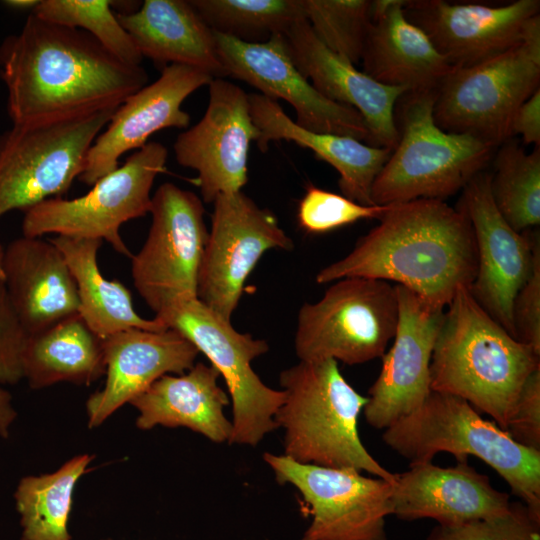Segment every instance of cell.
<instances>
[{
	"mask_svg": "<svg viewBox=\"0 0 540 540\" xmlns=\"http://www.w3.org/2000/svg\"><path fill=\"white\" fill-rule=\"evenodd\" d=\"M17 417L11 394L0 386V436L8 438L10 428Z\"/></svg>",
	"mask_w": 540,
	"mask_h": 540,
	"instance_id": "b9f144b4",
	"label": "cell"
},
{
	"mask_svg": "<svg viewBox=\"0 0 540 540\" xmlns=\"http://www.w3.org/2000/svg\"><path fill=\"white\" fill-rule=\"evenodd\" d=\"M49 240L61 251L73 275L79 315L101 339L131 328L168 329L155 317H141L133 306L131 292L119 281L102 275L97 261L101 240L64 236Z\"/></svg>",
	"mask_w": 540,
	"mask_h": 540,
	"instance_id": "f546056e",
	"label": "cell"
},
{
	"mask_svg": "<svg viewBox=\"0 0 540 540\" xmlns=\"http://www.w3.org/2000/svg\"><path fill=\"white\" fill-rule=\"evenodd\" d=\"M405 0L371 1V25L362 54L363 72L407 92L437 91L455 68L404 13Z\"/></svg>",
	"mask_w": 540,
	"mask_h": 540,
	"instance_id": "d4e9b609",
	"label": "cell"
},
{
	"mask_svg": "<svg viewBox=\"0 0 540 540\" xmlns=\"http://www.w3.org/2000/svg\"><path fill=\"white\" fill-rule=\"evenodd\" d=\"M520 134L525 144L540 147V88L524 101L514 113L510 125L511 137Z\"/></svg>",
	"mask_w": 540,
	"mask_h": 540,
	"instance_id": "60d3db41",
	"label": "cell"
},
{
	"mask_svg": "<svg viewBox=\"0 0 540 540\" xmlns=\"http://www.w3.org/2000/svg\"><path fill=\"white\" fill-rule=\"evenodd\" d=\"M263 459L276 480L296 487L310 508L312 521L302 540H387L393 482L352 468L299 463L286 455L265 453Z\"/></svg>",
	"mask_w": 540,
	"mask_h": 540,
	"instance_id": "4fadbf2b",
	"label": "cell"
},
{
	"mask_svg": "<svg viewBox=\"0 0 540 540\" xmlns=\"http://www.w3.org/2000/svg\"><path fill=\"white\" fill-rule=\"evenodd\" d=\"M490 173L492 200L504 220L523 232L540 223V147L525 150L512 140L499 146Z\"/></svg>",
	"mask_w": 540,
	"mask_h": 540,
	"instance_id": "1f68e13d",
	"label": "cell"
},
{
	"mask_svg": "<svg viewBox=\"0 0 540 540\" xmlns=\"http://www.w3.org/2000/svg\"><path fill=\"white\" fill-rule=\"evenodd\" d=\"M116 16L142 57L155 65L179 64L214 78L227 76L214 32L190 0H145L136 11Z\"/></svg>",
	"mask_w": 540,
	"mask_h": 540,
	"instance_id": "4316f807",
	"label": "cell"
},
{
	"mask_svg": "<svg viewBox=\"0 0 540 540\" xmlns=\"http://www.w3.org/2000/svg\"><path fill=\"white\" fill-rule=\"evenodd\" d=\"M207 109L195 125L181 132L173 145L178 164L198 173L205 203L242 191L248 181L250 143L257 141L248 94L238 85L214 78L208 85Z\"/></svg>",
	"mask_w": 540,
	"mask_h": 540,
	"instance_id": "2e32d148",
	"label": "cell"
},
{
	"mask_svg": "<svg viewBox=\"0 0 540 540\" xmlns=\"http://www.w3.org/2000/svg\"><path fill=\"white\" fill-rule=\"evenodd\" d=\"M510 503L507 493L495 489L467 461L453 467L413 464L396 473L392 483V515L404 521L430 518L456 525L502 514Z\"/></svg>",
	"mask_w": 540,
	"mask_h": 540,
	"instance_id": "603a6c76",
	"label": "cell"
},
{
	"mask_svg": "<svg viewBox=\"0 0 540 540\" xmlns=\"http://www.w3.org/2000/svg\"><path fill=\"white\" fill-rule=\"evenodd\" d=\"M468 217L476 243L477 272L469 291L476 302L515 339L514 298L528 279L538 227L514 230L497 210L490 192V173L480 172L462 190L457 205Z\"/></svg>",
	"mask_w": 540,
	"mask_h": 540,
	"instance_id": "9a60e30c",
	"label": "cell"
},
{
	"mask_svg": "<svg viewBox=\"0 0 540 540\" xmlns=\"http://www.w3.org/2000/svg\"><path fill=\"white\" fill-rule=\"evenodd\" d=\"M391 207L363 205L343 195L310 185L299 202L297 219L308 233H326L362 219H380Z\"/></svg>",
	"mask_w": 540,
	"mask_h": 540,
	"instance_id": "8d00e7d4",
	"label": "cell"
},
{
	"mask_svg": "<svg viewBox=\"0 0 540 540\" xmlns=\"http://www.w3.org/2000/svg\"><path fill=\"white\" fill-rule=\"evenodd\" d=\"M22 369L32 389L62 382L89 385L105 374L102 339L73 314L28 336Z\"/></svg>",
	"mask_w": 540,
	"mask_h": 540,
	"instance_id": "f1b7e54d",
	"label": "cell"
},
{
	"mask_svg": "<svg viewBox=\"0 0 540 540\" xmlns=\"http://www.w3.org/2000/svg\"><path fill=\"white\" fill-rule=\"evenodd\" d=\"M397 324L395 285L364 277L342 278L320 300L301 306L295 352L300 361L362 364L382 358Z\"/></svg>",
	"mask_w": 540,
	"mask_h": 540,
	"instance_id": "52a82bcc",
	"label": "cell"
},
{
	"mask_svg": "<svg viewBox=\"0 0 540 540\" xmlns=\"http://www.w3.org/2000/svg\"><path fill=\"white\" fill-rule=\"evenodd\" d=\"M155 318L187 338L223 377L233 409L229 443L256 446L277 428L274 416L285 394L265 385L251 367L269 350L265 340L238 332L197 297L177 299Z\"/></svg>",
	"mask_w": 540,
	"mask_h": 540,
	"instance_id": "9c48e42d",
	"label": "cell"
},
{
	"mask_svg": "<svg viewBox=\"0 0 540 540\" xmlns=\"http://www.w3.org/2000/svg\"><path fill=\"white\" fill-rule=\"evenodd\" d=\"M212 29L242 42L264 43L306 19L303 0H190Z\"/></svg>",
	"mask_w": 540,
	"mask_h": 540,
	"instance_id": "d6a6232c",
	"label": "cell"
},
{
	"mask_svg": "<svg viewBox=\"0 0 540 540\" xmlns=\"http://www.w3.org/2000/svg\"><path fill=\"white\" fill-rule=\"evenodd\" d=\"M151 225L131 256L138 294L157 314L177 299L197 297V279L208 229L202 199L171 182L152 195Z\"/></svg>",
	"mask_w": 540,
	"mask_h": 540,
	"instance_id": "7c38bea8",
	"label": "cell"
},
{
	"mask_svg": "<svg viewBox=\"0 0 540 540\" xmlns=\"http://www.w3.org/2000/svg\"><path fill=\"white\" fill-rule=\"evenodd\" d=\"M28 336L10 304L0 269V384L13 385L23 379L22 356Z\"/></svg>",
	"mask_w": 540,
	"mask_h": 540,
	"instance_id": "74e56055",
	"label": "cell"
},
{
	"mask_svg": "<svg viewBox=\"0 0 540 540\" xmlns=\"http://www.w3.org/2000/svg\"><path fill=\"white\" fill-rule=\"evenodd\" d=\"M0 78L13 126L117 108L149 80L142 65L121 61L85 31L33 13L0 43Z\"/></svg>",
	"mask_w": 540,
	"mask_h": 540,
	"instance_id": "6da1fadb",
	"label": "cell"
},
{
	"mask_svg": "<svg viewBox=\"0 0 540 540\" xmlns=\"http://www.w3.org/2000/svg\"><path fill=\"white\" fill-rule=\"evenodd\" d=\"M283 37L295 66L323 96L361 114L370 135L368 145L393 150L399 140L395 106L407 90L377 82L329 50L306 19L296 22Z\"/></svg>",
	"mask_w": 540,
	"mask_h": 540,
	"instance_id": "44dd1931",
	"label": "cell"
},
{
	"mask_svg": "<svg viewBox=\"0 0 540 540\" xmlns=\"http://www.w3.org/2000/svg\"><path fill=\"white\" fill-rule=\"evenodd\" d=\"M505 431L516 443L540 451V368L523 384Z\"/></svg>",
	"mask_w": 540,
	"mask_h": 540,
	"instance_id": "ab89813d",
	"label": "cell"
},
{
	"mask_svg": "<svg viewBox=\"0 0 540 540\" xmlns=\"http://www.w3.org/2000/svg\"><path fill=\"white\" fill-rule=\"evenodd\" d=\"M10 304L26 332H40L78 313L76 284L61 251L42 237H18L0 263Z\"/></svg>",
	"mask_w": 540,
	"mask_h": 540,
	"instance_id": "cb8c5ba5",
	"label": "cell"
},
{
	"mask_svg": "<svg viewBox=\"0 0 540 540\" xmlns=\"http://www.w3.org/2000/svg\"><path fill=\"white\" fill-rule=\"evenodd\" d=\"M93 458L89 454L74 456L53 473L19 481L14 499L21 540H71L68 521L73 492Z\"/></svg>",
	"mask_w": 540,
	"mask_h": 540,
	"instance_id": "4dcf8cb0",
	"label": "cell"
},
{
	"mask_svg": "<svg viewBox=\"0 0 540 540\" xmlns=\"http://www.w3.org/2000/svg\"><path fill=\"white\" fill-rule=\"evenodd\" d=\"M437 91L406 92L394 116L399 140L374 180V205L437 199L462 191L496 149L472 135L442 130L433 117Z\"/></svg>",
	"mask_w": 540,
	"mask_h": 540,
	"instance_id": "8992f818",
	"label": "cell"
},
{
	"mask_svg": "<svg viewBox=\"0 0 540 540\" xmlns=\"http://www.w3.org/2000/svg\"><path fill=\"white\" fill-rule=\"evenodd\" d=\"M31 13L48 22L85 31L125 63H142L143 57L117 19L112 1L39 0Z\"/></svg>",
	"mask_w": 540,
	"mask_h": 540,
	"instance_id": "836d02e7",
	"label": "cell"
},
{
	"mask_svg": "<svg viewBox=\"0 0 540 540\" xmlns=\"http://www.w3.org/2000/svg\"><path fill=\"white\" fill-rule=\"evenodd\" d=\"M39 0H7L3 1V5L17 11H33Z\"/></svg>",
	"mask_w": 540,
	"mask_h": 540,
	"instance_id": "7bdbcfd3",
	"label": "cell"
},
{
	"mask_svg": "<svg viewBox=\"0 0 540 540\" xmlns=\"http://www.w3.org/2000/svg\"><path fill=\"white\" fill-rule=\"evenodd\" d=\"M227 76L244 81L271 99L287 101L296 123L313 132L330 133L369 143L370 135L355 109L323 96L293 63L283 37L247 43L214 32Z\"/></svg>",
	"mask_w": 540,
	"mask_h": 540,
	"instance_id": "e0dca14e",
	"label": "cell"
},
{
	"mask_svg": "<svg viewBox=\"0 0 540 540\" xmlns=\"http://www.w3.org/2000/svg\"><path fill=\"white\" fill-rule=\"evenodd\" d=\"M444 310L430 362V389L466 400L504 431L540 353L510 335L460 288Z\"/></svg>",
	"mask_w": 540,
	"mask_h": 540,
	"instance_id": "3957f363",
	"label": "cell"
},
{
	"mask_svg": "<svg viewBox=\"0 0 540 540\" xmlns=\"http://www.w3.org/2000/svg\"><path fill=\"white\" fill-rule=\"evenodd\" d=\"M219 376L212 365L199 362L183 374L160 377L129 403L138 411L137 427L182 426L216 443L229 441L232 422L223 412L229 398Z\"/></svg>",
	"mask_w": 540,
	"mask_h": 540,
	"instance_id": "83f0119b",
	"label": "cell"
},
{
	"mask_svg": "<svg viewBox=\"0 0 540 540\" xmlns=\"http://www.w3.org/2000/svg\"><path fill=\"white\" fill-rule=\"evenodd\" d=\"M106 380L86 402L89 428L101 425L156 380L180 375L194 365L198 349L173 329L131 328L102 339Z\"/></svg>",
	"mask_w": 540,
	"mask_h": 540,
	"instance_id": "7402d4cb",
	"label": "cell"
},
{
	"mask_svg": "<svg viewBox=\"0 0 540 540\" xmlns=\"http://www.w3.org/2000/svg\"><path fill=\"white\" fill-rule=\"evenodd\" d=\"M395 287L396 333L363 409L367 423L377 429H386L415 411L430 394V362L444 314L443 308L411 290Z\"/></svg>",
	"mask_w": 540,
	"mask_h": 540,
	"instance_id": "ac0fdd59",
	"label": "cell"
},
{
	"mask_svg": "<svg viewBox=\"0 0 540 540\" xmlns=\"http://www.w3.org/2000/svg\"><path fill=\"white\" fill-rule=\"evenodd\" d=\"M512 316L516 339L540 353V245L532 271L514 298Z\"/></svg>",
	"mask_w": 540,
	"mask_h": 540,
	"instance_id": "f35d334b",
	"label": "cell"
},
{
	"mask_svg": "<svg viewBox=\"0 0 540 540\" xmlns=\"http://www.w3.org/2000/svg\"><path fill=\"white\" fill-rule=\"evenodd\" d=\"M212 204L197 298L231 321L245 282L264 253L270 249L291 250L294 244L275 215L242 191L220 195Z\"/></svg>",
	"mask_w": 540,
	"mask_h": 540,
	"instance_id": "5bb4252c",
	"label": "cell"
},
{
	"mask_svg": "<svg viewBox=\"0 0 540 540\" xmlns=\"http://www.w3.org/2000/svg\"><path fill=\"white\" fill-rule=\"evenodd\" d=\"M477 250L467 215L437 199L391 204L379 224L352 251L322 268L316 282L347 277L394 282L445 309L472 284Z\"/></svg>",
	"mask_w": 540,
	"mask_h": 540,
	"instance_id": "7a4b0ae2",
	"label": "cell"
},
{
	"mask_svg": "<svg viewBox=\"0 0 540 540\" xmlns=\"http://www.w3.org/2000/svg\"><path fill=\"white\" fill-rule=\"evenodd\" d=\"M303 7L320 42L353 65L361 61L371 25V1L303 0Z\"/></svg>",
	"mask_w": 540,
	"mask_h": 540,
	"instance_id": "e575fe53",
	"label": "cell"
},
{
	"mask_svg": "<svg viewBox=\"0 0 540 540\" xmlns=\"http://www.w3.org/2000/svg\"><path fill=\"white\" fill-rule=\"evenodd\" d=\"M213 79L210 73L190 66L163 67L156 81L117 107L89 148L79 180L92 186L119 166L123 154L145 146L154 133L165 128H187L190 115L182 109L183 102Z\"/></svg>",
	"mask_w": 540,
	"mask_h": 540,
	"instance_id": "d6986e66",
	"label": "cell"
},
{
	"mask_svg": "<svg viewBox=\"0 0 540 540\" xmlns=\"http://www.w3.org/2000/svg\"><path fill=\"white\" fill-rule=\"evenodd\" d=\"M167 158L164 145L148 142L84 195L50 198L23 212L22 235L104 240L117 253L131 258L120 228L150 212L151 189L165 171Z\"/></svg>",
	"mask_w": 540,
	"mask_h": 540,
	"instance_id": "ba28073f",
	"label": "cell"
},
{
	"mask_svg": "<svg viewBox=\"0 0 540 540\" xmlns=\"http://www.w3.org/2000/svg\"><path fill=\"white\" fill-rule=\"evenodd\" d=\"M3 249L4 247L0 244V263H1L2 255H3Z\"/></svg>",
	"mask_w": 540,
	"mask_h": 540,
	"instance_id": "ee69618b",
	"label": "cell"
},
{
	"mask_svg": "<svg viewBox=\"0 0 540 540\" xmlns=\"http://www.w3.org/2000/svg\"><path fill=\"white\" fill-rule=\"evenodd\" d=\"M248 96L261 152L267 151L270 142L279 140L308 148L339 173L338 185L343 196L363 205H374L372 186L392 150L373 147L348 136L307 130L293 121L276 100L260 93Z\"/></svg>",
	"mask_w": 540,
	"mask_h": 540,
	"instance_id": "484cf974",
	"label": "cell"
},
{
	"mask_svg": "<svg viewBox=\"0 0 540 540\" xmlns=\"http://www.w3.org/2000/svg\"><path fill=\"white\" fill-rule=\"evenodd\" d=\"M382 439L410 465L431 462L439 452L452 454L457 462L475 456L540 514V451L516 443L460 397L431 391L418 409L387 427Z\"/></svg>",
	"mask_w": 540,
	"mask_h": 540,
	"instance_id": "5b68a950",
	"label": "cell"
},
{
	"mask_svg": "<svg viewBox=\"0 0 540 540\" xmlns=\"http://www.w3.org/2000/svg\"><path fill=\"white\" fill-rule=\"evenodd\" d=\"M279 382L285 399L274 421L284 429V455L394 482L395 474L371 456L359 436L358 418L368 397L346 381L337 361H299L281 372Z\"/></svg>",
	"mask_w": 540,
	"mask_h": 540,
	"instance_id": "277c9868",
	"label": "cell"
},
{
	"mask_svg": "<svg viewBox=\"0 0 540 540\" xmlns=\"http://www.w3.org/2000/svg\"><path fill=\"white\" fill-rule=\"evenodd\" d=\"M116 109L35 126L12 125L0 132V218L63 197Z\"/></svg>",
	"mask_w": 540,
	"mask_h": 540,
	"instance_id": "30bf717a",
	"label": "cell"
},
{
	"mask_svg": "<svg viewBox=\"0 0 540 540\" xmlns=\"http://www.w3.org/2000/svg\"><path fill=\"white\" fill-rule=\"evenodd\" d=\"M540 88V50L523 43L468 67H455L433 107L444 131L472 135L497 148L511 139L514 113Z\"/></svg>",
	"mask_w": 540,
	"mask_h": 540,
	"instance_id": "8fae6325",
	"label": "cell"
},
{
	"mask_svg": "<svg viewBox=\"0 0 540 540\" xmlns=\"http://www.w3.org/2000/svg\"><path fill=\"white\" fill-rule=\"evenodd\" d=\"M104 540H110V539H104Z\"/></svg>",
	"mask_w": 540,
	"mask_h": 540,
	"instance_id": "f6af8a7d",
	"label": "cell"
},
{
	"mask_svg": "<svg viewBox=\"0 0 540 540\" xmlns=\"http://www.w3.org/2000/svg\"><path fill=\"white\" fill-rule=\"evenodd\" d=\"M426 540H540V514L511 502L502 514L456 525L438 524Z\"/></svg>",
	"mask_w": 540,
	"mask_h": 540,
	"instance_id": "d590c367",
	"label": "cell"
},
{
	"mask_svg": "<svg viewBox=\"0 0 540 540\" xmlns=\"http://www.w3.org/2000/svg\"><path fill=\"white\" fill-rule=\"evenodd\" d=\"M539 0L505 5L405 0L406 18L429 37L454 67H468L522 43L527 21L539 14Z\"/></svg>",
	"mask_w": 540,
	"mask_h": 540,
	"instance_id": "ffe728a7",
	"label": "cell"
}]
</instances>
